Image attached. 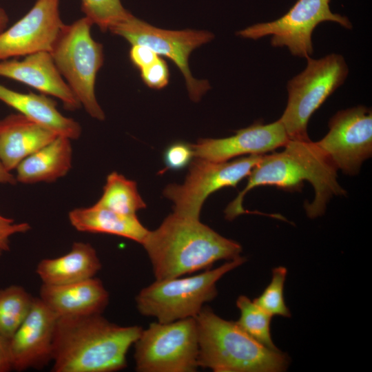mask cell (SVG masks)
I'll use <instances>...</instances> for the list:
<instances>
[{"label":"cell","instance_id":"cell-1","mask_svg":"<svg viewBox=\"0 0 372 372\" xmlns=\"http://www.w3.org/2000/svg\"><path fill=\"white\" fill-rule=\"evenodd\" d=\"M283 147L280 152L262 156L248 176L245 187L226 207V219L232 220L249 212L243 208V198L256 187L275 186L293 191L304 180L309 182L315 195L312 202L305 203L304 209L311 218L324 213L331 197L345 194L337 180V168L315 142L289 140Z\"/></svg>","mask_w":372,"mask_h":372},{"label":"cell","instance_id":"cell-2","mask_svg":"<svg viewBox=\"0 0 372 372\" xmlns=\"http://www.w3.org/2000/svg\"><path fill=\"white\" fill-rule=\"evenodd\" d=\"M143 331L121 326L101 314L59 317L53 343L54 372H114L127 366L126 355Z\"/></svg>","mask_w":372,"mask_h":372},{"label":"cell","instance_id":"cell-3","mask_svg":"<svg viewBox=\"0 0 372 372\" xmlns=\"http://www.w3.org/2000/svg\"><path fill=\"white\" fill-rule=\"evenodd\" d=\"M152 263L156 280L180 277L209 268L220 260L240 256L241 246L198 218L169 214L141 244Z\"/></svg>","mask_w":372,"mask_h":372},{"label":"cell","instance_id":"cell-4","mask_svg":"<svg viewBox=\"0 0 372 372\" xmlns=\"http://www.w3.org/2000/svg\"><path fill=\"white\" fill-rule=\"evenodd\" d=\"M195 320L198 366L215 372H280L287 368L285 353L263 346L236 322L221 318L208 307Z\"/></svg>","mask_w":372,"mask_h":372},{"label":"cell","instance_id":"cell-5","mask_svg":"<svg viewBox=\"0 0 372 372\" xmlns=\"http://www.w3.org/2000/svg\"><path fill=\"white\" fill-rule=\"evenodd\" d=\"M92 25L85 17L64 24L50 54L81 107L93 118L103 121L105 113L95 94L96 76L104 61L103 48L92 37Z\"/></svg>","mask_w":372,"mask_h":372},{"label":"cell","instance_id":"cell-6","mask_svg":"<svg viewBox=\"0 0 372 372\" xmlns=\"http://www.w3.org/2000/svg\"><path fill=\"white\" fill-rule=\"evenodd\" d=\"M245 261V258L240 256L196 276L156 280L138 293L136 307L141 315L154 317L162 323L195 318L204 303L216 297L217 282Z\"/></svg>","mask_w":372,"mask_h":372},{"label":"cell","instance_id":"cell-7","mask_svg":"<svg viewBox=\"0 0 372 372\" xmlns=\"http://www.w3.org/2000/svg\"><path fill=\"white\" fill-rule=\"evenodd\" d=\"M307 60L305 69L287 83V104L279 119L289 140H310L307 125L311 116L348 75L347 64L340 54Z\"/></svg>","mask_w":372,"mask_h":372},{"label":"cell","instance_id":"cell-8","mask_svg":"<svg viewBox=\"0 0 372 372\" xmlns=\"http://www.w3.org/2000/svg\"><path fill=\"white\" fill-rule=\"evenodd\" d=\"M136 370L139 372L196 371L198 340L196 320L153 322L134 343Z\"/></svg>","mask_w":372,"mask_h":372},{"label":"cell","instance_id":"cell-9","mask_svg":"<svg viewBox=\"0 0 372 372\" xmlns=\"http://www.w3.org/2000/svg\"><path fill=\"white\" fill-rule=\"evenodd\" d=\"M330 1L297 0L281 17L250 25L236 34L251 39L271 36L273 47H287L291 54L307 59L313 53L312 33L320 23L331 21L352 28L347 17L331 12Z\"/></svg>","mask_w":372,"mask_h":372},{"label":"cell","instance_id":"cell-10","mask_svg":"<svg viewBox=\"0 0 372 372\" xmlns=\"http://www.w3.org/2000/svg\"><path fill=\"white\" fill-rule=\"evenodd\" d=\"M263 155H249L233 161L214 162L195 158L183 184H172L164 189V196L174 203V212L198 218L205 199L227 187H236L248 176Z\"/></svg>","mask_w":372,"mask_h":372},{"label":"cell","instance_id":"cell-11","mask_svg":"<svg viewBox=\"0 0 372 372\" xmlns=\"http://www.w3.org/2000/svg\"><path fill=\"white\" fill-rule=\"evenodd\" d=\"M110 31L122 37L132 45H143L158 55L170 59L183 74L191 99L195 102L210 88L206 80L192 76L188 65L192 52L214 38L207 31L184 30H168L154 27L131 15L112 27Z\"/></svg>","mask_w":372,"mask_h":372},{"label":"cell","instance_id":"cell-12","mask_svg":"<svg viewBox=\"0 0 372 372\" xmlns=\"http://www.w3.org/2000/svg\"><path fill=\"white\" fill-rule=\"evenodd\" d=\"M328 133L317 146L337 169L349 175L358 173L372 154V113L364 106L338 112L329 121Z\"/></svg>","mask_w":372,"mask_h":372},{"label":"cell","instance_id":"cell-13","mask_svg":"<svg viewBox=\"0 0 372 372\" xmlns=\"http://www.w3.org/2000/svg\"><path fill=\"white\" fill-rule=\"evenodd\" d=\"M60 0H37L18 21L0 33V61L50 52L61 30Z\"/></svg>","mask_w":372,"mask_h":372},{"label":"cell","instance_id":"cell-14","mask_svg":"<svg viewBox=\"0 0 372 372\" xmlns=\"http://www.w3.org/2000/svg\"><path fill=\"white\" fill-rule=\"evenodd\" d=\"M58 316L38 298L9 340L12 370L42 369L50 362Z\"/></svg>","mask_w":372,"mask_h":372},{"label":"cell","instance_id":"cell-15","mask_svg":"<svg viewBox=\"0 0 372 372\" xmlns=\"http://www.w3.org/2000/svg\"><path fill=\"white\" fill-rule=\"evenodd\" d=\"M289 140L278 120L268 124L254 123L226 138H201L192 147L194 158L224 162L242 155H264L283 147Z\"/></svg>","mask_w":372,"mask_h":372},{"label":"cell","instance_id":"cell-16","mask_svg":"<svg viewBox=\"0 0 372 372\" xmlns=\"http://www.w3.org/2000/svg\"><path fill=\"white\" fill-rule=\"evenodd\" d=\"M0 61V76L24 83L41 94L59 99L68 110L81 107L59 72L50 52H39Z\"/></svg>","mask_w":372,"mask_h":372},{"label":"cell","instance_id":"cell-17","mask_svg":"<svg viewBox=\"0 0 372 372\" xmlns=\"http://www.w3.org/2000/svg\"><path fill=\"white\" fill-rule=\"evenodd\" d=\"M39 298L58 317L101 314L109 302L107 291L94 277L66 285L42 284Z\"/></svg>","mask_w":372,"mask_h":372},{"label":"cell","instance_id":"cell-18","mask_svg":"<svg viewBox=\"0 0 372 372\" xmlns=\"http://www.w3.org/2000/svg\"><path fill=\"white\" fill-rule=\"evenodd\" d=\"M57 136L50 129L24 115L11 114L0 120V159L11 172L26 157Z\"/></svg>","mask_w":372,"mask_h":372},{"label":"cell","instance_id":"cell-19","mask_svg":"<svg viewBox=\"0 0 372 372\" xmlns=\"http://www.w3.org/2000/svg\"><path fill=\"white\" fill-rule=\"evenodd\" d=\"M0 101L59 136L71 140L81 136L80 124L73 118L63 116L58 110L56 101L49 96L21 93L0 84Z\"/></svg>","mask_w":372,"mask_h":372},{"label":"cell","instance_id":"cell-20","mask_svg":"<svg viewBox=\"0 0 372 372\" xmlns=\"http://www.w3.org/2000/svg\"><path fill=\"white\" fill-rule=\"evenodd\" d=\"M101 269L94 247L88 242H74L65 255L41 260L36 272L43 284L60 285L94 278Z\"/></svg>","mask_w":372,"mask_h":372},{"label":"cell","instance_id":"cell-21","mask_svg":"<svg viewBox=\"0 0 372 372\" xmlns=\"http://www.w3.org/2000/svg\"><path fill=\"white\" fill-rule=\"evenodd\" d=\"M71 139L57 136L23 159L16 167L17 182L23 184L51 183L65 176L72 167Z\"/></svg>","mask_w":372,"mask_h":372},{"label":"cell","instance_id":"cell-22","mask_svg":"<svg viewBox=\"0 0 372 372\" xmlns=\"http://www.w3.org/2000/svg\"><path fill=\"white\" fill-rule=\"evenodd\" d=\"M68 218L77 231L115 235L140 244L149 232L136 215L120 214L96 205L74 208L69 212Z\"/></svg>","mask_w":372,"mask_h":372},{"label":"cell","instance_id":"cell-23","mask_svg":"<svg viewBox=\"0 0 372 372\" xmlns=\"http://www.w3.org/2000/svg\"><path fill=\"white\" fill-rule=\"evenodd\" d=\"M94 205L127 215H136L138 210L146 207L136 183L116 172L108 174L103 194Z\"/></svg>","mask_w":372,"mask_h":372},{"label":"cell","instance_id":"cell-24","mask_svg":"<svg viewBox=\"0 0 372 372\" xmlns=\"http://www.w3.org/2000/svg\"><path fill=\"white\" fill-rule=\"evenodd\" d=\"M34 298L22 286L0 289V335L10 340L28 316Z\"/></svg>","mask_w":372,"mask_h":372},{"label":"cell","instance_id":"cell-25","mask_svg":"<svg viewBox=\"0 0 372 372\" xmlns=\"http://www.w3.org/2000/svg\"><path fill=\"white\" fill-rule=\"evenodd\" d=\"M240 316L236 323L250 337L263 346L278 350L271 335V316L245 296L236 300Z\"/></svg>","mask_w":372,"mask_h":372},{"label":"cell","instance_id":"cell-26","mask_svg":"<svg viewBox=\"0 0 372 372\" xmlns=\"http://www.w3.org/2000/svg\"><path fill=\"white\" fill-rule=\"evenodd\" d=\"M81 10L93 25L103 32L125 21L132 14L121 0H81Z\"/></svg>","mask_w":372,"mask_h":372},{"label":"cell","instance_id":"cell-27","mask_svg":"<svg viewBox=\"0 0 372 372\" xmlns=\"http://www.w3.org/2000/svg\"><path fill=\"white\" fill-rule=\"evenodd\" d=\"M287 270L278 267L272 271L270 283L254 302L271 316L290 317L291 313L284 299V284Z\"/></svg>","mask_w":372,"mask_h":372},{"label":"cell","instance_id":"cell-28","mask_svg":"<svg viewBox=\"0 0 372 372\" xmlns=\"http://www.w3.org/2000/svg\"><path fill=\"white\" fill-rule=\"evenodd\" d=\"M194 158L192 145L177 141L169 145L165 150L163 161L168 169L179 170L191 163Z\"/></svg>","mask_w":372,"mask_h":372},{"label":"cell","instance_id":"cell-29","mask_svg":"<svg viewBox=\"0 0 372 372\" xmlns=\"http://www.w3.org/2000/svg\"><path fill=\"white\" fill-rule=\"evenodd\" d=\"M140 72L143 82L151 88L161 89L169 83L168 66L161 57L150 65L140 70Z\"/></svg>","mask_w":372,"mask_h":372},{"label":"cell","instance_id":"cell-30","mask_svg":"<svg viewBox=\"0 0 372 372\" xmlns=\"http://www.w3.org/2000/svg\"><path fill=\"white\" fill-rule=\"evenodd\" d=\"M31 226L28 223H15L12 218H7L0 213V249L7 251L10 248V237L16 234H23L30 231Z\"/></svg>","mask_w":372,"mask_h":372},{"label":"cell","instance_id":"cell-31","mask_svg":"<svg viewBox=\"0 0 372 372\" xmlns=\"http://www.w3.org/2000/svg\"><path fill=\"white\" fill-rule=\"evenodd\" d=\"M129 54L131 62L139 70L150 65L160 57L151 48L143 45H132Z\"/></svg>","mask_w":372,"mask_h":372},{"label":"cell","instance_id":"cell-32","mask_svg":"<svg viewBox=\"0 0 372 372\" xmlns=\"http://www.w3.org/2000/svg\"><path fill=\"white\" fill-rule=\"evenodd\" d=\"M12 370L9 348V340L0 335V372Z\"/></svg>","mask_w":372,"mask_h":372},{"label":"cell","instance_id":"cell-33","mask_svg":"<svg viewBox=\"0 0 372 372\" xmlns=\"http://www.w3.org/2000/svg\"><path fill=\"white\" fill-rule=\"evenodd\" d=\"M17 180L14 176L11 174V172L8 171L0 159V185L10 184L15 185Z\"/></svg>","mask_w":372,"mask_h":372},{"label":"cell","instance_id":"cell-34","mask_svg":"<svg viewBox=\"0 0 372 372\" xmlns=\"http://www.w3.org/2000/svg\"><path fill=\"white\" fill-rule=\"evenodd\" d=\"M8 21L9 18L8 14L4 9L0 6V33L6 29Z\"/></svg>","mask_w":372,"mask_h":372},{"label":"cell","instance_id":"cell-35","mask_svg":"<svg viewBox=\"0 0 372 372\" xmlns=\"http://www.w3.org/2000/svg\"><path fill=\"white\" fill-rule=\"evenodd\" d=\"M3 252V251L1 249H0V257H1V254H2Z\"/></svg>","mask_w":372,"mask_h":372}]
</instances>
